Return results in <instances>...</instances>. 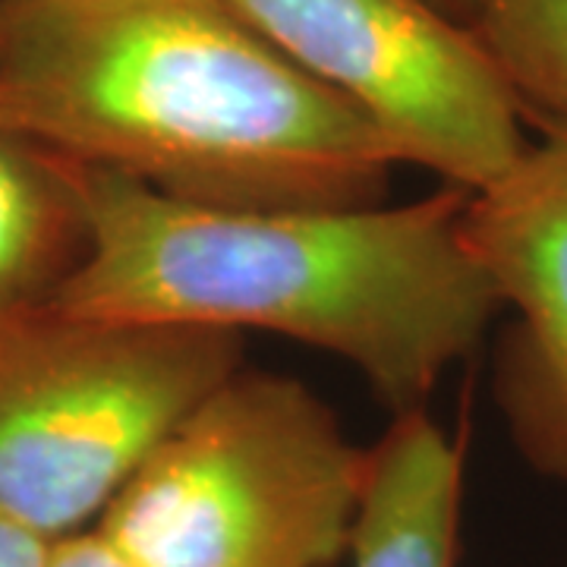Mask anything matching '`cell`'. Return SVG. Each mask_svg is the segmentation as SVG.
Instances as JSON below:
<instances>
[{
	"instance_id": "obj_1",
	"label": "cell",
	"mask_w": 567,
	"mask_h": 567,
	"mask_svg": "<svg viewBox=\"0 0 567 567\" xmlns=\"http://www.w3.org/2000/svg\"><path fill=\"white\" fill-rule=\"evenodd\" d=\"M85 252L48 303L73 316L268 331L353 365L391 416L486 341L498 290L466 237L470 193L338 208H224L66 162Z\"/></svg>"
},
{
	"instance_id": "obj_2",
	"label": "cell",
	"mask_w": 567,
	"mask_h": 567,
	"mask_svg": "<svg viewBox=\"0 0 567 567\" xmlns=\"http://www.w3.org/2000/svg\"><path fill=\"white\" fill-rule=\"evenodd\" d=\"M0 123L224 208L385 203V140L230 0H0Z\"/></svg>"
},
{
	"instance_id": "obj_3",
	"label": "cell",
	"mask_w": 567,
	"mask_h": 567,
	"mask_svg": "<svg viewBox=\"0 0 567 567\" xmlns=\"http://www.w3.org/2000/svg\"><path fill=\"white\" fill-rule=\"evenodd\" d=\"M369 447L303 382L240 365L183 420L95 529L133 567H338Z\"/></svg>"
},
{
	"instance_id": "obj_4",
	"label": "cell",
	"mask_w": 567,
	"mask_h": 567,
	"mask_svg": "<svg viewBox=\"0 0 567 567\" xmlns=\"http://www.w3.org/2000/svg\"><path fill=\"white\" fill-rule=\"evenodd\" d=\"M244 365V334L63 312L0 316V511L41 539L92 529L152 451Z\"/></svg>"
},
{
	"instance_id": "obj_5",
	"label": "cell",
	"mask_w": 567,
	"mask_h": 567,
	"mask_svg": "<svg viewBox=\"0 0 567 567\" xmlns=\"http://www.w3.org/2000/svg\"><path fill=\"white\" fill-rule=\"evenodd\" d=\"M309 80L445 186L480 193L527 152L524 111L466 22L435 0H230Z\"/></svg>"
},
{
	"instance_id": "obj_6",
	"label": "cell",
	"mask_w": 567,
	"mask_h": 567,
	"mask_svg": "<svg viewBox=\"0 0 567 567\" xmlns=\"http://www.w3.org/2000/svg\"><path fill=\"white\" fill-rule=\"evenodd\" d=\"M466 237L507 316L495 347L507 435L536 473L567 483V130H543L470 193Z\"/></svg>"
},
{
	"instance_id": "obj_7",
	"label": "cell",
	"mask_w": 567,
	"mask_h": 567,
	"mask_svg": "<svg viewBox=\"0 0 567 567\" xmlns=\"http://www.w3.org/2000/svg\"><path fill=\"white\" fill-rule=\"evenodd\" d=\"M466 451L429 416H394L369 447L353 567H457Z\"/></svg>"
},
{
	"instance_id": "obj_8",
	"label": "cell",
	"mask_w": 567,
	"mask_h": 567,
	"mask_svg": "<svg viewBox=\"0 0 567 567\" xmlns=\"http://www.w3.org/2000/svg\"><path fill=\"white\" fill-rule=\"evenodd\" d=\"M85 252L70 164L0 123V316L41 303Z\"/></svg>"
},
{
	"instance_id": "obj_9",
	"label": "cell",
	"mask_w": 567,
	"mask_h": 567,
	"mask_svg": "<svg viewBox=\"0 0 567 567\" xmlns=\"http://www.w3.org/2000/svg\"><path fill=\"white\" fill-rule=\"evenodd\" d=\"M524 121L567 130V0H486L470 22Z\"/></svg>"
},
{
	"instance_id": "obj_10",
	"label": "cell",
	"mask_w": 567,
	"mask_h": 567,
	"mask_svg": "<svg viewBox=\"0 0 567 567\" xmlns=\"http://www.w3.org/2000/svg\"><path fill=\"white\" fill-rule=\"evenodd\" d=\"M48 567H133L99 529H82L51 543Z\"/></svg>"
},
{
	"instance_id": "obj_11",
	"label": "cell",
	"mask_w": 567,
	"mask_h": 567,
	"mask_svg": "<svg viewBox=\"0 0 567 567\" xmlns=\"http://www.w3.org/2000/svg\"><path fill=\"white\" fill-rule=\"evenodd\" d=\"M51 543L0 511V567H48Z\"/></svg>"
},
{
	"instance_id": "obj_12",
	"label": "cell",
	"mask_w": 567,
	"mask_h": 567,
	"mask_svg": "<svg viewBox=\"0 0 567 567\" xmlns=\"http://www.w3.org/2000/svg\"><path fill=\"white\" fill-rule=\"evenodd\" d=\"M445 13H451L454 20H461V22H470L476 20V13L486 7V0H435Z\"/></svg>"
}]
</instances>
